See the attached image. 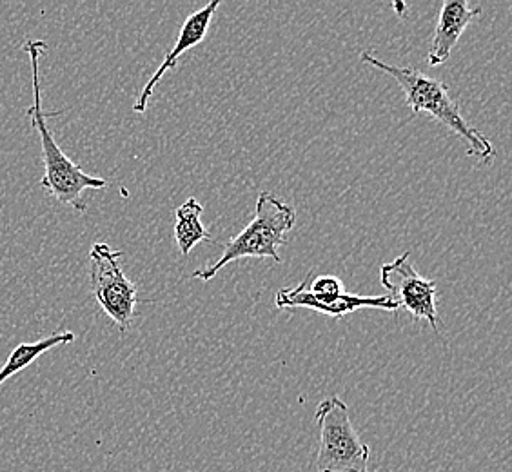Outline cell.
<instances>
[{"label":"cell","mask_w":512,"mask_h":472,"mask_svg":"<svg viewBox=\"0 0 512 472\" xmlns=\"http://www.w3.org/2000/svg\"><path fill=\"white\" fill-rule=\"evenodd\" d=\"M295 224V209L273 193L262 191L256 198L255 217L249 226L227 242L224 253L213 266L197 269L193 278L209 282L222 267L240 258H271L280 264L282 258L278 255V247L286 246V235Z\"/></svg>","instance_id":"3"},{"label":"cell","mask_w":512,"mask_h":472,"mask_svg":"<svg viewBox=\"0 0 512 472\" xmlns=\"http://www.w3.org/2000/svg\"><path fill=\"white\" fill-rule=\"evenodd\" d=\"M24 51L28 53L31 62V77H33V104L28 108L31 128L39 135L42 146V162H44V177L40 186L44 187L51 197L57 198L60 204L75 209L77 213H86V202L82 193L86 189H104L108 182L104 178L91 177L84 173L71 158L64 155L59 144L55 142L53 133L48 128L46 113L42 109V88H40V59L42 53L48 51L44 40L28 39L24 42Z\"/></svg>","instance_id":"1"},{"label":"cell","mask_w":512,"mask_h":472,"mask_svg":"<svg viewBox=\"0 0 512 472\" xmlns=\"http://www.w3.org/2000/svg\"><path fill=\"white\" fill-rule=\"evenodd\" d=\"M202 213H204V206L193 197L188 198L175 211V240L182 256H188L195 246L204 240L213 242L209 231L200 220Z\"/></svg>","instance_id":"10"},{"label":"cell","mask_w":512,"mask_h":472,"mask_svg":"<svg viewBox=\"0 0 512 472\" xmlns=\"http://www.w3.org/2000/svg\"><path fill=\"white\" fill-rule=\"evenodd\" d=\"M380 282L391 293L389 298L398 307H404L416 320H427L434 331L438 329L436 311V280L420 275L409 262V253H404L393 262L380 267Z\"/></svg>","instance_id":"7"},{"label":"cell","mask_w":512,"mask_h":472,"mask_svg":"<svg viewBox=\"0 0 512 472\" xmlns=\"http://www.w3.org/2000/svg\"><path fill=\"white\" fill-rule=\"evenodd\" d=\"M124 251L97 242L89 251V284L102 311L115 322L120 333H126L138 304L137 286L124 275L120 258Z\"/></svg>","instance_id":"5"},{"label":"cell","mask_w":512,"mask_h":472,"mask_svg":"<svg viewBox=\"0 0 512 472\" xmlns=\"http://www.w3.org/2000/svg\"><path fill=\"white\" fill-rule=\"evenodd\" d=\"M360 57H362V62L384 71L400 84L409 108L413 109V115L429 113L431 117L442 122L444 126L467 142V146H469L467 155H471V157L476 155L485 164L493 162V158L496 157V149L493 148L491 140L483 137L478 129L469 126V122L463 118L462 111L451 97L449 86L445 82L427 77L422 71L409 68V66L387 64L382 59H376L375 55L369 51H362Z\"/></svg>","instance_id":"2"},{"label":"cell","mask_w":512,"mask_h":472,"mask_svg":"<svg viewBox=\"0 0 512 472\" xmlns=\"http://www.w3.org/2000/svg\"><path fill=\"white\" fill-rule=\"evenodd\" d=\"M320 445L316 472H369L371 447L362 442L340 396H329L316 409Z\"/></svg>","instance_id":"4"},{"label":"cell","mask_w":512,"mask_h":472,"mask_svg":"<svg viewBox=\"0 0 512 472\" xmlns=\"http://www.w3.org/2000/svg\"><path fill=\"white\" fill-rule=\"evenodd\" d=\"M482 13V8H471L465 0H445L434 28L431 50L427 53V64L431 68L442 66L451 57L454 46L473 22Z\"/></svg>","instance_id":"9"},{"label":"cell","mask_w":512,"mask_h":472,"mask_svg":"<svg viewBox=\"0 0 512 472\" xmlns=\"http://www.w3.org/2000/svg\"><path fill=\"white\" fill-rule=\"evenodd\" d=\"M218 8H220V0H213V2H209L207 6H204L202 10L195 11V13L189 15L186 22L182 24V30H180V35H178L175 48L169 51L168 55L164 57L160 68L155 71V75L148 80V84L142 89L140 97H138L135 106H133L135 113H144V111L148 109L149 100L153 97V91L157 88L160 79L168 73L169 69H173L177 66L178 59H180L186 51L193 50L195 46H198V44L204 40Z\"/></svg>","instance_id":"8"},{"label":"cell","mask_w":512,"mask_h":472,"mask_svg":"<svg viewBox=\"0 0 512 472\" xmlns=\"http://www.w3.org/2000/svg\"><path fill=\"white\" fill-rule=\"evenodd\" d=\"M73 340H75L73 333L60 331V333H53V335L42 338L39 342H30V344L24 342V344L17 345L0 369V385L13 378L15 374H19L20 371H24L26 367H30L42 354L55 349L57 345L71 344Z\"/></svg>","instance_id":"11"},{"label":"cell","mask_w":512,"mask_h":472,"mask_svg":"<svg viewBox=\"0 0 512 472\" xmlns=\"http://www.w3.org/2000/svg\"><path fill=\"white\" fill-rule=\"evenodd\" d=\"M276 307H306L331 318H342L360 309H382L396 311L389 296L349 295L342 280L335 275L318 276L307 289V278L296 287H284L275 296Z\"/></svg>","instance_id":"6"}]
</instances>
